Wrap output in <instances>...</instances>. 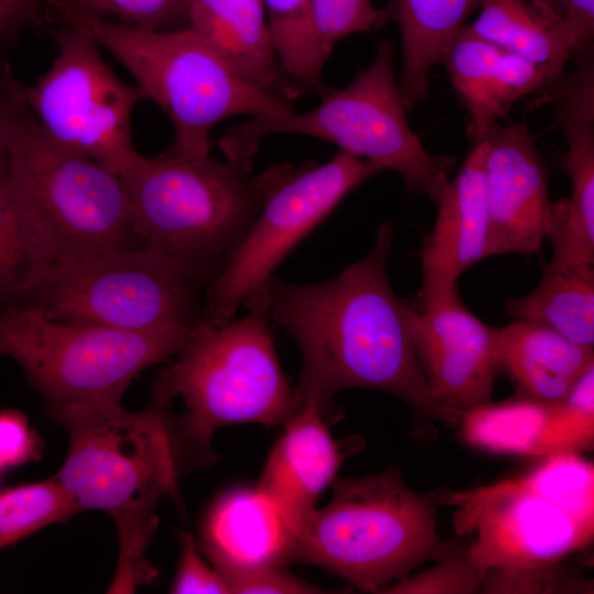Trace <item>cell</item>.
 <instances>
[{
    "label": "cell",
    "instance_id": "obj_1",
    "mask_svg": "<svg viewBox=\"0 0 594 594\" xmlns=\"http://www.w3.org/2000/svg\"><path fill=\"white\" fill-rule=\"evenodd\" d=\"M392 246L393 226L384 221L371 251L336 277L305 285L271 277L255 290L300 350L297 406L312 404L327 417L339 392L373 388L431 418L458 421L430 394L414 345L416 310L391 286Z\"/></svg>",
    "mask_w": 594,
    "mask_h": 594
},
{
    "label": "cell",
    "instance_id": "obj_2",
    "mask_svg": "<svg viewBox=\"0 0 594 594\" xmlns=\"http://www.w3.org/2000/svg\"><path fill=\"white\" fill-rule=\"evenodd\" d=\"M248 314L223 324L201 318L176 360L156 374L148 406L162 415L182 473L213 460L215 432L235 424L284 425L297 410L278 361L265 301L254 292Z\"/></svg>",
    "mask_w": 594,
    "mask_h": 594
},
{
    "label": "cell",
    "instance_id": "obj_3",
    "mask_svg": "<svg viewBox=\"0 0 594 594\" xmlns=\"http://www.w3.org/2000/svg\"><path fill=\"white\" fill-rule=\"evenodd\" d=\"M50 418L67 432L65 462L55 475L81 510H100L117 527L118 564L111 593H132L157 574L145 558L163 498L179 504V463L162 417L150 406L76 407Z\"/></svg>",
    "mask_w": 594,
    "mask_h": 594
},
{
    "label": "cell",
    "instance_id": "obj_4",
    "mask_svg": "<svg viewBox=\"0 0 594 594\" xmlns=\"http://www.w3.org/2000/svg\"><path fill=\"white\" fill-rule=\"evenodd\" d=\"M296 167L276 164L250 176L240 161L138 154L120 175L143 243L202 285L222 271L268 195Z\"/></svg>",
    "mask_w": 594,
    "mask_h": 594
},
{
    "label": "cell",
    "instance_id": "obj_5",
    "mask_svg": "<svg viewBox=\"0 0 594 594\" xmlns=\"http://www.w3.org/2000/svg\"><path fill=\"white\" fill-rule=\"evenodd\" d=\"M453 524L482 574L560 562L594 538V465L579 452L540 459L526 472L451 493Z\"/></svg>",
    "mask_w": 594,
    "mask_h": 594
},
{
    "label": "cell",
    "instance_id": "obj_6",
    "mask_svg": "<svg viewBox=\"0 0 594 594\" xmlns=\"http://www.w3.org/2000/svg\"><path fill=\"white\" fill-rule=\"evenodd\" d=\"M295 538L293 561L321 566L359 590L382 593L424 562L441 557L431 498L396 468L339 479Z\"/></svg>",
    "mask_w": 594,
    "mask_h": 594
},
{
    "label": "cell",
    "instance_id": "obj_7",
    "mask_svg": "<svg viewBox=\"0 0 594 594\" xmlns=\"http://www.w3.org/2000/svg\"><path fill=\"white\" fill-rule=\"evenodd\" d=\"M394 72V47L383 41L373 62L342 89L324 92L312 109L255 116L230 128L218 146L228 160L252 165L262 139L297 134L331 142L353 156L396 172L406 188L437 201L454 160L430 154L411 130Z\"/></svg>",
    "mask_w": 594,
    "mask_h": 594
},
{
    "label": "cell",
    "instance_id": "obj_8",
    "mask_svg": "<svg viewBox=\"0 0 594 594\" xmlns=\"http://www.w3.org/2000/svg\"><path fill=\"white\" fill-rule=\"evenodd\" d=\"M196 326L131 331L56 321L38 306L19 305L0 310V358L20 365L50 417L69 408L120 405L131 382L176 356Z\"/></svg>",
    "mask_w": 594,
    "mask_h": 594
},
{
    "label": "cell",
    "instance_id": "obj_9",
    "mask_svg": "<svg viewBox=\"0 0 594 594\" xmlns=\"http://www.w3.org/2000/svg\"><path fill=\"white\" fill-rule=\"evenodd\" d=\"M59 19L86 28L132 75L144 97L167 114L174 142L166 154L209 156L210 132L218 122L240 114L278 116L294 110L292 102L237 76L189 26L153 31L78 13Z\"/></svg>",
    "mask_w": 594,
    "mask_h": 594
},
{
    "label": "cell",
    "instance_id": "obj_10",
    "mask_svg": "<svg viewBox=\"0 0 594 594\" xmlns=\"http://www.w3.org/2000/svg\"><path fill=\"white\" fill-rule=\"evenodd\" d=\"M6 179L56 262L144 245L121 176L51 139L25 103L9 142Z\"/></svg>",
    "mask_w": 594,
    "mask_h": 594
},
{
    "label": "cell",
    "instance_id": "obj_11",
    "mask_svg": "<svg viewBox=\"0 0 594 594\" xmlns=\"http://www.w3.org/2000/svg\"><path fill=\"white\" fill-rule=\"evenodd\" d=\"M202 284L175 262L142 245L52 264L24 305L56 321L144 331L195 326Z\"/></svg>",
    "mask_w": 594,
    "mask_h": 594
},
{
    "label": "cell",
    "instance_id": "obj_12",
    "mask_svg": "<svg viewBox=\"0 0 594 594\" xmlns=\"http://www.w3.org/2000/svg\"><path fill=\"white\" fill-rule=\"evenodd\" d=\"M52 35L50 69L32 86L19 80V94L51 139L121 175L139 154L131 117L144 94L114 74L86 28L63 23Z\"/></svg>",
    "mask_w": 594,
    "mask_h": 594
},
{
    "label": "cell",
    "instance_id": "obj_13",
    "mask_svg": "<svg viewBox=\"0 0 594 594\" xmlns=\"http://www.w3.org/2000/svg\"><path fill=\"white\" fill-rule=\"evenodd\" d=\"M382 170L341 150L321 165L297 167L268 195L241 244L208 284L202 319L217 326L232 320L286 255L350 191Z\"/></svg>",
    "mask_w": 594,
    "mask_h": 594
},
{
    "label": "cell",
    "instance_id": "obj_14",
    "mask_svg": "<svg viewBox=\"0 0 594 594\" xmlns=\"http://www.w3.org/2000/svg\"><path fill=\"white\" fill-rule=\"evenodd\" d=\"M414 309V345L432 398L458 419L492 403L496 328L464 306L458 288Z\"/></svg>",
    "mask_w": 594,
    "mask_h": 594
},
{
    "label": "cell",
    "instance_id": "obj_15",
    "mask_svg": "<svg viewBox=\"0 0 594 594\" xmlns=\"http://www.w3.org/2000/svg\"><path fill=\"white\" fill-rule=\"evenodd\" d=\"M464 440L495 454L546 458L591 450L594 443V367L558 400L493 402L461 414Z\"/></svg>",
    "mask_w": 594,
    "mask_h": 594
},
{
    "label": "cell",
    "instance_id": "obj_16",
    "mask_svg": "<svg viewBox=\"0 0 594 594\" xmlns=\"http://www.w3.org/2000/svg\"><path fill=\"white\" fill-rule=\"evenodd\" d=\"M488 145L485 190L487 257L532 255L544 238L551 205L548 173L528 128L497 123L484 136Z\"/></svg>",
    "mask_w": 594,
    "mask_h": 594
},
{
    "label": "cell",
    "instance_id": "obj_17",
    "mask_svg": "<svg viewBox=\"0 0 594 594\" xmlns=\"http://www.w3.org/2000/svg\"><path fill=\"white\" fill-rule=\"evenodd\" d=\"M487 151L486 140L475 142L436 201V221L421 250L422 280L415 298L418 307L458 288L459 277L487 257Z\"/></svg>",
    "mask_w": 594,
    "mask_h": 594
},
{
    "label": "cell",
    "instance_id": "obj_18",
    "mask_svg": "<svg viewBox=\"0 0 594 594\" xmlns=\"http://www.w3.org/2000/svg\"><path fill=\"white\" fill-rule=\"evenodd\" d=\"M324 418L312 404L298 407L284 424V432L257 484L283 513L295 538L346 457L343 444L333 439Z\"/></svg>",
    "mask_w": 594,
    "mask_h": 594
},
{
    "label": "cell",
    "instance_id": "obj_19",
    "mask_svg": "<svg viewBox=\"0 0 594 594\" xmlns=\"http://www.w3.org/2000/svg\"><path fill=\"white\" fill-rule=\"evenodd\" d=\"M198 548L220 572L293 561L295 534L277 505L257 486L221 495L208 510Z\"/></svg>",
    "mask_w": 594,
    "mask_h": 594
},
{
    "label": "cell",
    "instance_id": "obj_20",
    "mask_svg": "<svg viewBox=\"0 0 594 594\" xmlns=\"http://www.w3.org/2000/svg\"><path fill=\"white\" fill-rule=\"evenodd\" d=\"M188 26L252 87L292 103L302 92L277 56L262 0H191Z\"/></svg>",
    "mask_w": 594,
    "mask_h": 594
},
{
    "label": "cell",
    "instance_id": "obj_21",
    "mask_svg": "<svg viewBox=\"0 0 594 594\" xmlns=\"http://www.w3.org/2000/svg\"><path fill=\"white\" fill-rule=\"evenodd\" d=\"M499 370H504L525 397L564 398L594 367L593 348L580 345L539 323L515 319L496 328Z\"/></svg>",
    "mask_w": 594,
    "mask_h": 594
},
{
    "label": "cell",
    "instance_id": "obj_22",
    "mask_svg": "<svg viewBox=\"0 0 594 594\" xmlns=\"http://www.w3.org/2000/svg\"><path fill=\"white\" fill-rule=\"evenodd\" d=\"M473 31L506 51L547 66L556 74L571 58L557 0H477Z\"/></svg>",
    "mask_w": 594,
    "mask_h": 594
},
{
    "label": "cell",
    "instance_id": "obj_23",
    "mask_svg": "<svg viewBox=\"0 0 594 594\" xmlns=\"http://www.w3.org/2000/svg\"><path fill=\"white\" fill-rule=\"evenodd\" d=\"M475 8L477 0H396L403 52L398 82L409 111L426 98L430 70Z\"/></svg>",
    "mask_w": 594,
    "mask_h": 594
},
{
    "label": "cell",
    "instance_id": "obj_24",
    "mask_svg": "<svg viewBox=\"0 0 594 594\" xmlns=\"http://www.w3.org/2000/svg\"><path fill=\"white\" fill-rule=\"evenodd\" d=\"M506 311L514 319L542 324L587 348L594 345V268L543 266L537 287L524 297L509 298Z\"/></svg>",
    "mask_w": 594,
    "mask_h": 594
},
{
    "label": "cell",
    "instance_id": "obj_25",
    "mask_svg": "<svg viewBox=\"0 0 594 594\" xmlns=\"http://www.w3.org/2000/svg\"><path fill=\"white\" fill-rule=\"evenodd\" d=\"M562 166L571 182V196L551 202L544 238L552 246L547 265L556 268L594 265V151L572 148Z\"/></svg>",
    "mask_w": 594,
    "mask_h": 594
},
{
    "label": "cell",
    "instance_id": "obj_26",
    "mask_svg": "<svg viewBox=\"0 0 594 594\" xmlns=\"http://www.w3.org/2000/svg\"><path fill=\"white\" fill-rule=\"evenodd\" d=\"M55 262L46 239L3 177L0 179V310L24 305L35 283Z\"/></svg>",
    "mask_w": 594,
    "mask_h": 594
},
{
    "label": "cell",
    "instance_id": "obj_27",
    "mask_svg": "<svg viewBox=\"0 0 594 594\" xmlns=\"http://www.w3.org/2000/svg\"><path fill=\"white\" fill-rule=\"evenodd\" d=\"M503 48L465 24L447 47L440 64L466 110V132L473 143L484 139L485 96L493 66Z\"/></svg>",
    "mask_w": 594,
    "mask_h": 594
},
{
    "label": "cell",
    "instance_id": "obj_28",
    "mask_svg": "<svg viewBox=\"0 0 594 594\" xmlns=\"http://www.w3.org/2000/svg\"><path fill=\"white\" fill-rule=\"evenodd\" d=\"M81 509L56 476L0 492V550Z\"/></svg>",
    "mask_w": 594,
    "mask_h": 594
},
{
    "label": "cell",
    "instance_id": "obj_29",
    "mask_svg": "<svg viewBox=\"0 0 594 594\" xmlns=\"http://www.w3.org/2000/svg\"><path fill=\"white\" fill-rule=\"evenodd\" d=\"M309 0H262L270 35L277 56L301 91L323 94L322 74L314 65L308 36Z\"/></svg>",
    "mask_w": 594,
    "mask_h": 594
},
{
    "label": "cell",
    "instance_id": "obj_30",
    "mask_svg": "<svg viewBox=\"0 0 594 594\" xmlns=\"http://www.w3.org/2000/svg\"><path fill=\"white\" fill-rule=\"evenodd\" d=\"M384 22V11L372 0H309L306 26L317 70L322 74L339 41L354 33L377 30Z\"/></svg>",
    "mask_w": 594,
    "mask_h": 594
},
{
    "label": "cell",
    "instance_id": "obj_31",
    "mask_svg": "<svg viewBox=\"0 0 594 594\" xmlns=\"http://www.w3.org/2000/svg\"><path fill=\"white\" fill-rule=\"evenodd\" d=\"M56 12L78 13L153 31L188 28L191 0H50Z\"/></svg>",
    "mask_w": 594,
    "mask_h": 594
},
{
    "label": "cell",
    "instance_id": "obj_32",
    "mask_svg": "<svg viewBox=\"0 0 594 594\" xmlns=\"http://www.w3.org/2000/svg\"><path fill=\"white\" fill-rule=\"evenodd\" d=\"M558 75L544 65L503 50L493 66L486 89L484 120L487 132L495 124L508 121L516 101L544 89Z\"/></svg>",
    "mask_w": 594,
    "mask_h": 594
},
{
    "label": "cell",
    "instance_id": "obj_33",
    "mask_svg": "<svg viewBox=\"0 0 594 594\" xmlns=\"http://www.w3.org/2000/svg\"><path fill=\"white\" fill-rule=\"evenodd\" d=\"M479 593L566 594L593 593V582L560 562L495 568L483 574Z\"/></svg>",
    "mask_w": 594,
    "mask_h": 594
},
{
    "label": "cell",
    "instance_id": "obj_34",
    "mask_svg": "<svg viewBox=\"0 0 594 594\" xmlns=\"http://www.w3.org/2000/svg\"><path fill=\"white\" fill-rule=\"evenodd\" d=\"M431 566L388 585L386 594H474L483 574L469 561L465 550H448Z\"/></svg>",
    "mask_w": 594,
    "mask_h": 594
},
{
    "label": "cell",
    "instance_id": "obj_35",
    "mask_svg": "<svg viewBox=\"0 0 594 594\" xmlns=\"http://www.w3.org/2000/svg\"><path fill=\"white\" fill-rule=\"evenodd\" d=\"M179 541L180 557L170 592L175 594H229L227 581L209 561L202 558L194 537L187 532H180Z\"/></svg>",
    "mask_w": 594,
    "mask_h": 594
},
{
    "label": "cell",
    "instance_id": "obj_36",
    "mask_svg": "<svg viewBox=\"0 0 594 594\" xmlns=\"http://www.w3.org/2000/svg\"><path fill=\"white\" fill-rule=\"evenodd\" d=\"M230 593L235 594H314L317 587L288 572L283 566L267 565L233 569L222 572Z\"/></svg>",
    "mask_w": 594,
    "mask_h": 594
},
{
    "label": "cell",
    "instance_id": "obj_37",
    "mask_svg": "<svg viewBox=\"0 0 594 594\" xmlns=\"http://www.w3.org/2000/svg\"><path fill=\"white\" fill-rule=\"evenodd\" d=\"M41 440L24 414L0 411V471L22 465L41 457Z\"/></svg>",
    "mask_w": 594,
    "mask_h": 594
},
{
    "label": "cell",
    "instance_id": "obj_38",
    "mask_svg": "<svg viewBox=\"0 0 594 594\" xmlns=\"http://www.w3.org/2000/svg\"><path fill=\"white\" fill-rule=\"evenodd\" d=\"M50 0H0V53L26 28L43 26L42 13Z\"/></svg>",
    "mask_w": 594,
    "mask_h": 594
},
{
    "label": "cell",
    "instance_id": "obj_39",
    "mask_svg": "<svg viewBox=\"0 0 594 594\" xmlns=\"http://www.w3.org/2000/svg\"><path fill=\"white\" fill-rule=\"evenodd\" d=\"M566 30L571 58L593 45L594 0H557Z\"/></svg>",
    "mask_w": 594,
    "mask_h": 594
},
{
    "label": "cell",
    "instance_id": "obj_40",
    "mask_svg": "<svg viewBox=\"0 0 594 594\" xmlns=\"http://www.w3.org/2000/svg\"><path fill=\"white\" fill-rule=\"evenodd\" d=\"M19 79L12 67L0 53V142L11 139V134L24 101L18 90Z\"/></svg>",
    "mask_w": 594,
    "mask_h": 594
},
{
    "label": "cell",
    "instance_id": "obj_41",
    "mask_svg": "<svg viewBox=\"0 0 594 594\" xmlns=\"http://www.w3.org/2000/svg\"><path fill=\"white\" fill-rule=\"evenodd\" d=\"M10 141L0 142V179L6 177L8 170V146Z\"/></svg>",
    "mask_w": 594,
    "mask_h": 594
}]
</instances>
